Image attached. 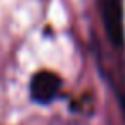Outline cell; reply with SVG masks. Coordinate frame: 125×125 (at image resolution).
Masks as SVG:
<instances>
[{"label":"cell","instance_id":"6da1fadb","mask_svg":"<svg viewBox=\"0 0 125 125\" xmlns=\"http://www.w3.org/2000/svg\"><path fill=\"white\" fill-rule=\"evenodd\" d=\"M60 87H62V81L57 74L50 70H41L33 75L29 84V93L33 101L40 104H48L58 96Z\"/></svg>","mask_w":125,"mask_h":125},{"label":"cell","instance_id":"7a4b0ae2","mask_svg":"<svg viewBox=\"0 0 125 125\" xmlns=\"http://www.w3.org/2000/svg\"><path fill=\"white\" fill-rule=\"evenodd\" d=\"M101 16H103V22H104L108 40L115 46H120L123 43L122 4H120V0H101Z\"/></svg>","mask_w":125,"mask_h":125}]
</instances>
